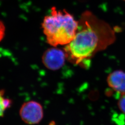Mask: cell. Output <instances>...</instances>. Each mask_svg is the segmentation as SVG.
<instances>
[{
  "label": "cell",
  "instance_id": "5b68a950",
  "mask_svg": "<svg viewBox=\"0 0 125 125\" xmlns=\"http://www.w3.org/2000/svg\"><path fill=\"white\" fill-rule=\"evenodd\" d=\"M107 82L108 86L116 92L125 93V72L117 70L112 72L107 76Z\"/></svg>",
  "mask_w": 125,
  "mask_h": 125
},
{
  "label": "cell",
  "instance_id": "9c48e42d",
  "mask_svg": "<svg viewBox=\"0 0 125 125\" xmlns=\"http://www.w3.org/2000/svg\"><path fill=\"white\" fill-rule=\"evenodd\" d=\"M49 125H55V124H54V122H51V123Z\"/></svg>",
  "mask_w": 125,
  "mask_h": 125
},
{
  "label": "cell",
  "instance_id": "30bf717a",
  "mask_svg": "<svg viewBox=\"0 0 125 125\" xmlns=\"http://www.w3.org/2000/svg\"><path fill=\"white\" fill-rule=\"evenodd\" d=\"M124 0V1H125V0Z\"/></svg>",
  "mask_w": 125,
  "mask_h": 125
},
{
  "label": "cell",
  "instance_id": "8992f818",
  "mask_svg": "<svg viewBox=\"0 0 125 125\" xmlns=\"http://www.w3.org/2000/svg\"><path fill=\"white\" fill-rule=\"evenodd\" d=\"M4 90H0V117L4 115L5 111L10 107L12 104V100L4 97Z\"/></svg>",
  "mask_w": 125,
  "mask_h": 125
},
{
  "label": "cell",
  "instance_id": "3957f363",
  "mask_svg": "<svg viewBox=\"0 0 125 125\" xmlns=\"http://www.w3.org/2000/svg\"><path fill=\"white\" fill-rule=\"evenodd\" d=\"M20 115L23 121L33 125L40 123L42 120L44 113L42 105L35 101L24 103L20 110Z\"/></svg>",
  "mask_w": 125,
  "mask_h": 125
},
{
  "label": "cell",
  "instance_id": "ba28073f",
  "mask_svg": "<svg viewBox=\"0 0 125 125\" xmlns=\"http://www.w3.org/2000/svg\"><path fill=\"white\" fill-rule=\"evenodd\" d=\"M5 33V27L2 22L0 21V41L3 39Z\"/></svg>",
  "mask_w": 125,
  "mask_h": 125
},
{
  "label": "cell",
  "instance_id": "6da1fadb",
  "mask_svg": "<svg viewBox=\"0 0 125 125\" xmlns=\"http://www.w3.org/2000/svg\"><path fill=\"white\" fill-rule=\"evenodd\" d=\"M78 22L76 35L64 50L67 58L75 64L90 59L97 52L111 45L116 39L111 27L90 11L83 12Z\"/></svg>",
  "mask_w": 125,
  "mask_h": 125
},
{
  "label": "cell",
  "instance_id": "7a4b0ae2",
  "mask_svg": "<svg viewBox=\"0 0 125 125\" xmlns=\"http://www.w3.org/2000/svg\"><path fill=\"white\" fill-rule=\"evenodd\" d=\"M78 22L65 10L53 7L44 18L42 28L47 42L56 47L69 44L76 35Z\"/></svg>",
  "mask_w": 125,
  "mask_h": 125
},
{
  "label": "cell",
  "instance_id": "52a82bcc",
  "mask_svg": "<svg viewBox=\"0 0 125 125\" xmlns=\"http://www.w3.org/2000/svg\"><path fill=\"white\" fill-rule=\"evenodd\" d=\"M118 106L121 111L125 114V93L121 94L118 102Z\"/></svg>",
  "mask_w": 125,
  "mask_h": 125
},
{
  "label": "cell",
  "instance_id": "277c9868",
  "mask_svg": "<svg viewBox=\"0 0 125 125\" xmlns=\"http://www.w3.org/2000/svg\"><path fill=\"white\" fill-rule=\"evenodd\" d=\"M67 58L65 51L57 48H51L45 51L43 54L42 61L47 69L57 71L62 67Z\"/></svg>",
  "mask_w": 125,
  "mask_h": 125
}]
</instances>
